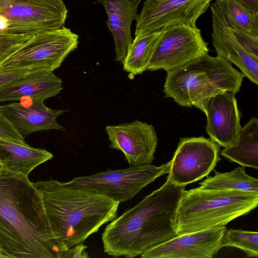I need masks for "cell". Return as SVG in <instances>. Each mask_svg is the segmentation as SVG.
Wrapping results in <instances>:
<instances>
[{
  "label": "cell",
  "mask_w": 258,
  "mask_h": 258,
  "mask_svg": "<svg viewBox=\"0 0 258 258\" xmlns=\"http://www.w3.org/2000/svg\"><path fill=\"white\" fill-rule=\"evenodd\" d=\"M142 0H98L108 16L107 26L114 41L116 61L123 63L133 39L131 25L137 19L138 7Z\"/></svg>",
  "instance_id": "obj_17"
},
{
  "label": "cell",
  "mask_w": 258,
  "mask_h": 258,
  "mask_svg": "<svg viewBox=\"0 0 258 258\" xmlns=\"http://www.w3.org/2000/svg\"><path fill=\"white\" fill-rule=\"evenodd\" d=\"M34 70H0V88L21 79Z\"/></svg>",
  "instance_id": "obj_28"
},
{
  "label": "cell",
  "mask_w": 258,
  "mask_h": 258,
  "mask_svg": "<svg viewBox=\"0 0 258 258\" xmlns=\"http://www.w3.org/2000/svg\"><path fill=\"white\" fill-rule=\"evenodd\" d=\"M252 13H258V0H237Z\"/></svg>",
  "instance_id": "obj_30"
},
{
  "label": "cell",
  "mask_w": 258,
  "mask_h": 258,
  "mask_svg": "<svg viewBox=\"0 0 258 258\" xmlns=\"http://www.w3.org/2000/svg\"><path fill=\"white\" fill-rule=\"evenodd\" d=\"M206 115V130L210 138L224 148L231 145L241 127L235 94L225 92L212 97Z\"/></svg>",
  "instance_id": "obj_16"
},
{
  "label": "cell",
  "mask_w": 258,
  "mask_h": 258,
  "mask_svg": "<svg viewBox=\"0 0 258 258\" xmlns=\"http://www.w3.org/2000/svg\"><path fill=\"white\" fill-rule=\"evenodd\" d=\"M214 172V176H210L199 183V188L258 193L257 179L247 175L243 167H238L230 172L225 173L215 170Z\"/></svg>",
  "instance_id": "obj_22"
},
{
  "label": "cell",
  "mask_w": 258,
  "mask_h": 258,
  "mask_svg": "<svg viewBox=\"0 0 258 258\" xmlns=\"http://www.w3.org/2000/svg\"><path fill=\"white\" fill-rule=\"evenodd\" d=\"M213 44L218 55L238 67L252 83L258 85V58L247 52L240 45L214 3L211 6Z\"/></svg>",
  "instance_id": "obj_15"
},
{
  "label": "cell",
  "mask_w": 258,
  "mask_h": 258,
  "mask_svg": "<svg viewBox=\"0 0 258 258\" xmlns=\"http://www.w3.org/2000/svg\"><path fill=\"white\" fill-rule=\"evenodd\" d=\"M106 132L111 148L121 151L130 166L151 164L158 138L154 127L138 120L116 125H107Z\"/></svg>",
  "instance_id": "obj_12"
},
{
  "label": "cell",
  "mask_w": 258,
  "mask_h": 258,
  "mask_svg": "<svg viewBox=\"0 0 258 258\" xmlns=\"http://www.w3.org/2000/svg\"><path fill=\"white\" fill-rule=\"evenodd\" d=\"M220 154L242 167L258 168V119L253 117L241 127L235 140Z\"/></svg>",
  "instance_id": "obj_20"
},
{
  "label": "cell",
  "mask_w": 258,
  "mask_h": 258,
  "mask_svg": "<svg viewBox=\"0 0 258 258\" xmlns=\"http://www.w3.org/2000/svg\"><path fill=\"white\" fill-rule=\"evenodd\" d=\"M230 28L237 27L258 37V13L253 14L237 0H215Z\"/></svg>",
  "instance_id": "obj_23"
},
{
  "label": "cell",
  "mask_w": 258,
  "mask_h": 258,
  "mask_svg": "<svg viewBox=\"0 0 258 258\" xmlns=\"http://www.w3.org/2000/svg\"><path fill=\"white\" fill-rule=\"evenodd\" d=\"M170 161L160 166L149 164L124 169H107L89 176L62 182L67 186L106 196L119 203L133 199L143 187L157 177L168 173Z\"/></svg>",
  "instance_id": "obj_8"
},
{
  "label": "cell",
  "mask_w": 258,
  "mask_h": 258,
  "mask_svg": "<svg viewBox=\"0 0 258 258\" xmlns=\"http://www.w3.org/2000/svg\"><path fill=\"white\" fill-rule=\"evenodd\" d=\"M244 77L228 60L207 54L167 72L163 92L179 105L194 106L206 114L212 97L225 92L237 94Z\"/></svg>",
  "instance_id": "obj_4"
},
{
  "label": "cell",
  "mask_w": 258,
  "mask_h": 258,
  "mask_svg": "<svg viewBox=\"0 0 258 258\" xmlns=\"http://www.w3.org/2000/svg\"><path fill=\"white\" fill-rule=\"evenodd\" d=\"M3 168L1 163H0V170Z\"/></svg>",
  "instance_id": "obj_32"
},
{
  "label": "cell",
  "mask_w": 258,
  "mask_h": 258,
  "mask_svg": "<svg viewBox=\"0 0 258 258\" xmlns=\"http://www.w3.org/2000/svg\"><path fill=\"white\" fill-rule=\"evenodd\" d=\"M0 138L9 140L24 145H28L24 138L12 123L6 117L0 109Z\"/></svg>",
  "instance_id": "obj_27"
},
{
  "label": "cell",
  "mask_w": 258,
  "mask_h": 258,
  "mask_svg": "<svg viewBox=\"0 0 258 258\" xmlns=\"http://www.w3.org/2000/svg\"><path fill=\"white\" fill-rule=\"evenodd\" d=\"M0 249L12 258H62L40 191L28 176L0 170Z\"/></svg>",
  "instance_id": "obj_1"
},
{
  "label": "cell",
  "mask_w": 258,
  "mask_h": 258,
  "mask_svg": "<svg viewBox=\"0 0 258 258\" xmlns=\"http://www.w3.org/2000/svg\"><path fill=\"white\" fill-rule=\"evenodd\" d=\"M67 14L63 0H0V33L34 35L60 28Z\"/></svg>",
  "instance_id": "obj_7"
},
{
  "label": "cell",
  "mask_w": 258,
  "mask_h": 258,
  "mask_svg": "<svg viewBox=\"0 0 258 258\" xmlns=\"http://www.w3.org/2000/svg\"><path fill=\"white\" fill-rule=\"evenodd\" d=\"M185 186L169 180L107 225L102 234L104 251L133 258L179 235L174 227Z\"/></svg>",
  "instance_id": "obj_2"
},
{
  "label": "cell",
  "mask_w": 258,
  "mask_h": 258,
  "mask_svg": "<svg viewBox=\"0 0 258 258\" xmlns=\"http://www.w3.org/2000/svg\"><path fill=\"white\" fill-rule=\"evenodd\" d=\"M19 100L18 103L0 105V109L24 138L32 133L44 130L65 131L57 122L56 118L69 110L51 109L41 99L24 97Z\"/></svg>",
  "instance_id": "obj_14"
},
{
  "label": "cell",
  "mask_w": 258,
  "mask_h": 258,
  "mask_svg": "<svg viewBox=\"0 0 258 258\" xmlns=\"http://www.w3.org/2000/svg\"><path fill=\"white\" fill-rule=\"evenodd\" d=\"M78 38V35L64 26L35 34L0 63V70L53 71L77 48Z\"/></svg>",
  "instance_id": "obj_6"
},
{
  "label": "cell",
  "mask_w": 258,
  "mask_h": 258,
  "mask_svg": "<svg viewBox=\"0 0 258 258\" xmlns=\"http://www.w3.org/2000/svg\"><path fill=\"white\" fill-rule=\"evenodd\" d=\"M53 156L45 149L34 148L0 138V163L6 170L28 176L36 167Z\"/></svg>",
  "instance_id": "obj_19"
},
{
  "label": "cell",
  "mask_w": 258,
  "mask_h": 258,
  "mask_svg": "<svg viewBox=\"0 0 258 258\" xmlns=\"http://www.w3.org/2000/svg\"><path fill=\"white\" fill-rule=\"evenodd\" d=\"M221 245L222 247H235L243 250L249 257H257L258 233L239 229L226 230Z\"/></svg>",
  "instance_id": "obj_24"
},
{
  "label": "cell",
  "mask_w": 258,
  "mask_h": 258,
  "mask_svg": "<svg viewBox=\"0 0 258 258\" xmlns=\"http://www.w3.org/2000/svg\"><path fill=\"white\" fill-rule=\"evenodd\" d=\"M220 146L211 138H181L172 160L167 179L178 185L202 179L214 170L221 160Z\"/></svg>",
  "instance_id": "obj_10"
},
{
  "label": "cell",
  "mask_w": 258,
  "mask_h": 258,
  "mask_svg": "<svg viewBox=\"0 0 258 258\" xmlns=\"http://www.w3.org/2000/svg\"><path fill=\"white\" fill-rule=\"evenodd\" d=\"M213 0H146L136 19L135 36L154 32L169 26L196 27L199 17Z\"/></svg>",
  "instance_id": "obj_11"
},
{
  "label": "cell",
  "mask_w": 258,
  "mask_h": 258,
  "mask_svg": "<svg viewBox=\"0 0 258 258\" xmlns=\"http://www.w3.org/2000/svg\"><path fill=\"white\" fill-rule=\"evenodd\" d=\"M33 35L0 33V63L18 49Z\"/></svg>",
  "instance_id": "obj_25"
},
{
  "label": "cell",
  "mask_w": 258,
  "mask_h": 258,
  "mask_svg": "<svg viewBox=\"0 0 258 258\" xmlns=\"http://www.w3.org/2000/svg\"><path fill=\"white\" fill-rule=\"evenodd\" d=\"M162 33V29L148 34L135 36L122 63L123 70L134 75L141 74L147 67Z\"/></svg>",
  "instance_id": "obj_21"
},
{
  "label": "cell",
  "mask_w": 258,
  "mask_h": 258,
  "mask_svg": "<svg viewBox=\"0 0 258 258\" xmlns=\"http://www.w3.org/2000/svg\"><path fill=\"white\" fill-rule=\"evenodd\" d=\"M62 80L53 71L39 69L0 88V102L19 100L24 97L44 100L58 95Z\"/></svg>",
  "instance_id": "obj_18"
},
{
  "label": "cell",
  "mask_w": 258,
  "mask_h": 258,
  "mask_svg": "<svg viewBox=\"0 0 258 258\" xmlns=\"http://www.w3.org/2000/svg\"><path fill=\"white\" fill-rule=\"evenodd\" d=\"M227 230L221 226L179 235L141 255L142 258H211L222 247Z\"/></svg>",
  "instance_id": "obj_13"
},
{
  "label": "cell",
  "mask_w": 258,
  "mask_h": 258,
  "mask_svg": "<svg viewBox=\"0 0 258 258\" xmlns=\"http://www.w3.org/2000/svg\"><path fill=\"white\" fill-rule=\"evenodd\" d=\"M33 184L41 194L53 232L67 249L84 243L117 216L119 203L106 196L54 180Z\"/></svg>",
  "instance_id": "obj_3"
},
{
  "label": "cell",
  "mask_w": 258,
  "mask_h": 258,
  "mask_svg": "<svg viewBox=\"0 0 258 258\" xmlns=\"http://www.w3.org/2000/svg\"><path fill=\"white\" fill-rule=\"evenodd\" d=\"M5 257L8 258L9 257L5 252H4L3 251H2L0 249V258H5Z\"/></svg>",
  "instance_id": "obj_31"
},
{
  "label": "cell",
  "mask_w": 258,
  "mask_h": 258,
  "mask_svg": "<svg viewBox=\"0 0 258 258\" xmlns=\"http://www.w3.org/2000/svg\"><path fill=\"white\" fill-rule=\"evenodd\" d=\"M87 246L83 243L74 245L67 249L63 253L62 258H85L89 257L85 249Z\"/></svg>",
  "instance_id": "obj_29"
},
{
  "label": "cell",
  "mask_w": 258,
  "mask_h": 258,
  "mask_svg": "<svg viewBox=\"0 0 258 258\" xmlns=\"http://www.w3.org/2000/svg\"><path fill=\"white\" fill-rule=\"evenodd\" d=\"M208 52V43L196 26L178 24L165 27L162 28L147 70L170 71Z\"/></svg>",
  "instance_id": "obj_9"
},
{
  "label": "cell",
  "mask_w": 258,
  "mask_h": 258,
  "mask_svg": "<svg viewBox=\"0 0 258 258\" xmlns=\"http://www.w3.org/2000/svg\"><path fill=\"white\" fill-rule=\"evenodd\" d=\"M230 28L242 48L249 54L258 58V37L239 28Z\"/></svg>",
  "instance_id": "obj_26"
},
{
  "label": "cell",
  "mask_w": 258,
  "mask_h": 258,
  "mask_svg": "<svg viewBox=\"0 0 258 258\" xmlns=\"http://www.w3.org/2000/svg\"><path fill=\"white\" fill-rule=\"evenodd\" d=\"M258 204V193L239 190L184 189L176 214L179 235L225 226Z\"/></svg>",
  "instance_id": "obj_5"
}]
</instances>
